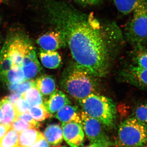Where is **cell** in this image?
<instances>
[{"label": "cell", "mask_w": 147, "mask_h": 147, "mask_svg": "<svg viewBox=\"0 0 147 147\" xmlns=\"http://www.w3.org/2000/svg\"><path fill=\"white\" fill-rule=\"evenodd\" d=\"M1 36H0V41H1Z\"/></svg>", "instance_id": "cell-41"}, {"label": "cell", "mask_w": 147, "mask_h": 147, "mask_svg": "<svg viewBox=\"0 0 147 147\" xmlns=\"http://www.w3.org/2000/svg\"><path fill=\"white\" fill-rule=\"evenodd\" d=\"M134 65L147 70V48L145 45L134 46L132 51Z\"/></svg>", "instance_id": "cell-20"}, {"label": "cell", "mask_w": 147, "mask_h": 147, "mask_svg": "<svg viewBox=\"0 0 147 147\" xmlns=\"http://www.w3.org/2000/svg\"><path fill=\"white\" fill-rule=\"evenodd\" d=\"M0 79L6 84H18L26 80L21 67L13 66L7 72L0 75Z\"/></svg>", "instance_id": "cell-18"}, {"label": "cell", "mask_w": 147, "mask_h": 147, "mask_svg": "<svg viewBox=\"0 0 147 147\" xmlns=\"http://www.w3.org/2000/svg\"><path fill=\"white\" fill-rule=\"evenodd\" d=\"M46 18L65 37L74 66L95 77L108 74L123 36L116 23L98 20L64 1L40 0Z\"/></svg>", "instance_id": "cell-1"}, {"label": "cell", "mask_w": 147, "mask_h": 147, "mask_svg": "<svg viewBox=\"0 0 147 147\" xmlns=\"http://www.w3.org/2000/svg\"><path fill=\"white\" fill-rule=\"evenodd\" d=\"M134 118L147 125V102L142 103L135 108Z\"/></svg>", "instance_id": "cell-26"}, {"label": "cell", "mask_w": 147, "mask_h": 147, "mask_svg": "<svg viewBox=\"0 0 147 147\" xmlns=\"http://www.w3.org/2000/svg\"><path fill=\"white\" fill-rule=\"evenodd\" d=\"M21 67L27 80L34 78L41 72L42 67L38 60L33 45L29 47L25 54Z\"/></svg>", "instance_id": "cell-11"}, {"label": "cell", "mask_w": 147, "mask_h": 147, "mask_svg": "<svg viewBox=\"0 0 147 147\" xmlns=\"http://www.w3.org/2000/svg\"><path fill=\"white\" fill-rule=\"evenodd\" d=\"M95 78L74 65L66 72L61 86L74 98L81 100L92 94H97L98 84Z\"/></svg>", "instance_id": "cell-3"}, {"label": "cell", "mask_w": 147, "mask_h": 147, "mask_svg": "<svg viewBox=\"0 0 147 147\" xmlns=\"http://www.w3.org/2000/svg\"><path fill=\"white\" fill-rule=\"evenodd\" d=\"M83 111L87 115L99 121L105 127H114L116 119V106L111 98L92 94L79 100Z\"/></svg>", "instance_id": "cell-2"}, {"label": "cell", "mask_w": 147, "mask_h": 147, "mask_svg": "<svg viewBox=\"0 0 147 147\" xmlns=\"http://www.w3.org/2000/svg\"><path fill=\"white\" fill-rule=\"evenodd\" d=\"M17 118L21 119V120L26 121L37 128H38L40 125V124L38 122L35 120L32 117V116L29 114V113L28 112L18 115Z\"/></svg>", "instance_id": "cell-30"}, {"label": "cell", "mask_w": 147, "mask_h": 147, "mask_svg": "<svg viewBox=\"0 0 147 147\" xmlns=\"http://www.w3.org/2000/svg\"><path fill=\"white\" fill-rule=\"evenodd\" d=\"M34 87H36L35 82L34 81L31 79L26 80L20 84H16L15 92L22 94L29 89Z\"/></svg>", "instance_id": "cell-29"}, {"label": "cell", "mask_w": 147, "mask_h": 147, "mask_svg": "<svg viewBox=\"0 0 147 147\" xmlns=\"http://www.w3.org/2000/svg\"><path fill=\"white\" fill-rule=\"evenodd\" d=\"M11 128L16 130L19 133H21L22 131L28 129L35 127L33 125L26 121L18 118L16 119L13 121L11 125Z\"/></svg>", "instance_id": "cell-27"}, {"label": "cell", "mask_w": 147, "mask_h": 147, "mask_svg": "<svg viewBox=\"0 0 147 147\" xmlns=\"http://www.w3.org/2000/svg\"><path fill=\"white\" fill-rule=\"evenodd\" d=\"M19 133L11 128L0 140L1 147H16L18 146Z\"/></svg>", "instance_id": "cell-23"}, {"label": "cell", "mask_w": 147, "mask_h": 147, "mask_svg": "<svg viewBox=\"0 0 147 147\" xmlns=\"http://www.w3.org/2000/svg\"><path fill=\"white\" fill-rule=\"evenodd\" d=\"M63 139L71 147H81L84 142V133L81 123L70 121L62 123Z\"/></svg>", "instance_id": "cell-9"}, {"label": "cell", "mask_w": 147, "mask_h": 147, "mask_svg": "<svg viewBox=\"0 0 147 147\" xmlns=\"http://www.w3.org/2000/svg\"><path fill=\"white\" fill-rule=\"evenodd\" d=\"M12 66L21 67L23 59L29 47L33 45L28 36L21 30L11 33L5 42Z\"/></svg>", "instance_id": "cell-6"}, {"label": "cell", "mask_w": 147, "mask_h": 147, "mask_svg": "<svg viewBox=\"0 0 147 147\" xmlns=\"http://www.w3.org/2000/svg\"><path fill=\"white\" fill-rule=\"evenodd\" d=\"M55 117L62 123L74 121L81 124L80 113L76 105H65L56 113Z\"/></svg>", "instance_id": "cell-13"}, {"label": "cell", "mask_w": 147, "mask_h": 147, "mask_svg": "<svg viewBox=\"0 0 147 147\" xmlns=\"http://www.w3.org/2000/svg\"><path fill=\"white\" fill-rule=\"evenodd\" d=\"M30 147H49V145L44 137L36 142Z\"/></svg>", "instance_id": "cell-34"}, {"label": "cell", "mask_w": 147, "mask_h": 147, "mask_svg": "<svg viewBox=\"0 0 147 147\" xmlns=\"http://www.w3.org/2000/svg\"><path fill=\"white\" fill-rule=\"evenodd\" d=\"M35 82L36 87L42 95H50L56 90L55 80L49 75L39 76Z\"/></svg>", "instance_id": "cell-17"}, {"label": "cell", "mask_w": 147, "mask_h": 147, "mask_svg": "<svg viewBox=\"0 0 147 147\" xmlns=\"http://www.w3.org/2000/svg\"><path fill=\"white\" fill-rule=\"evenodd\" d=\"M9 0H0V3L7 4L9 2Z\"/></svg>", "instance_id": "cell-37"}, {"label": "cell", "mask_w": 147, "mask_h": 147, "mask_svg": "<svg viewBox=\"0 0 147 147\" xmlns=\"http://www.w3.org/2000/svg\"><path fill=\"white\" fill-rule=\"evenodd\" d=\"M115 5L120 13L126 15L133 12L141 0H113Z\"/></svg>", "instance_id": "cell-22"}, {"label": "cell", "mask_w": 147, "mask_h": 147, "mask_svg": "<svg viewBox=\"0 0 147 147\" xmlns=\"http://www.w3.org/2000/svg\"><path fill=\"white\" fill-rule=\"evenodd\" d=\"M43 135L47 142L54 146L60 144L63 139L62 129L57 124L48 125L44 130Z\"/></svg>", "instance_id": "cell-16"}, {"label": "cell", "mask_w": 147, "mask_h": 147, "mask_svg": "<svg viewBox=\"0 0 147 147\" xmlns=\"http://www.w3.org/2000/svg\"><path fill=\"white\" fill-rule=\"evenodd\" d=\"M83 5H92L97 3L99 0H74Z\"/></svg>", "instance_id": "cell-35"}, {"label": "cell", "mask_w": 147, "mask_h": 147, "mask_svg": "<svg viewBox=\"0 0 147 147\" xmlns=\"http://www.w3.org/2000/svg\"><path fill=\"white\" fill-rule=\"evenodd\" d=\"M43 138V134L36 127L28 129L19 133L18 146L20 147H30Z\"/></svg>", "instance_id": "cell-14"}, {"label": "cell", "mask_w": 147, "mask_h": 147, "mask_svg": "<svg viewBox=\"0 0 147 147\" xmlns=\"http://www.w3.org/2000/svg\"><path fill=\"white\" fill-rule=\"evenodd\" d=\"M80 115L82 128L91 143L109 138L100 121L89 116L83 111L80 113Z\"/></svg>", "instance_id": "cell-7"}, {"label": "cell", "mask_w": 147, "mask_h": 147, "mask_svg": "<svg viewBox=\"0 0 147 147\" xmlns=\"http://www.w3.org/2000/svg\"><path fill=\"white\" fill-rule=\"evenodd\" d=\"M29 113L37 122L42 121L51 117V114L47 112L44 105L31 107Z\"/></svg>", "instance_id": "cell-25"}, {"label": "cell", "mask_w": 147, "mask_h": 147, "mask_svg": "<svg viewBox=\"0 0 147 147\" xmlns=\"http://www.w3.org/2000/svg\"><path fill=\"white\" fill-rule=\"evenodd\" d=\"M119 144L121 147H141L147 143V125L134 117L121 123L118 130Z\"/></svg>", "instance_id": "cell-5"}, {"label": "cell", "mask_w": 147, "mask_h": 147, "mask_svg": "<svg viewBox=\"0 0 147 147\" xmlns=\"http://www.w3.org/2000/svg\"><path fill=\"white\" fill-rule=\"evenodd\" d=\"M12 66L7 46L5 43L0 52V75L7 72Z\"/></svg>", "instance_id": "cell-24"}, {"label": "cell", "mask_w": 147, "mask_h": 147, "mask_svg": "<svg viewBox=\"0 0 147 147\" xmlns=\"http://www.w3.org/2000/svg\"><path fill=\"white\" fill-rule=\"evenodd\" d=\"M125 82L144 90H147V70L138 66L131 65L122 72Z\"/></svg>", "instance_id": "cell-10"}, {"label": "cell", "mask_w": 147, "mask_h": 147, "mask_svg": "<svg viewBox=\"0 0 147 147\" xmlns=\"http://www.w3.org/2000/svg\"><path fill=\"white\" fill-rule=\"evenodd\" d=\"M16 147H19V146H18Z\"/></svg>", "instance_id": "cell-42"}, {"label": "cell", "mask_w": 147, "mask_h": 147, "mask_svg": "<svg viewBox=\"0 0 147 147\" xmlns=\"http://www.w3.org/2000/svg\"><path fill=\"white\" fill-rule=\"evenodd\" d=\"M0 147H1V145H0Z\"/></svg>", "instance_id": "cell-43"}, {"label": "cell", "mask_w": 147, "mask_h": 147, "mask_svg": "<svg viewBox=\"0 0 147 147\" xmlns=\"http://www.w3.org/2000/svg\"><path fill=\"white\" fill-rule=\"evenodd\" d=\"M3 119V113L2 110H1V107H0V123L1 122Z\"/></svg>", "instance_id": "cell-36"}, {"label": "cell", "mask_w": 147, "mask_h": 147, "mask_svg": "<svg viewBox=\"0 0 147 147\" xmlns=\"http://www.w3.org/2000/svg\"><path fill=\"white\" fill-rule=\"evenodd\" d=\"M31 107L44 105L43 96L36 87H32L22 94Z\"/></svg>", "instance_id": "cell-21"}, {"label": "cell", "mask_w": 147, "mask_h": 147, "mask_svg": "<svg viewBox=\"0 0 147 147\" xmlns=\"http://www.w3.org/2000/svg\"><path fill=\"white\" fill-rule=\"evenodd\" d=\"M39 56L43 66L50 69L58 68L61 63V57L56 51H45L40 49Z\"/></svg>", "instance_id": "cell-15"}, {"label": "cell", "mask_w": 147, "mask_h": 147, "mask_svg": "<svg viewBox=\"0 0 147 147\" xmlns=\"http://www.w3.org/2000/svg\"><path fill=\"white\" fill-rule=\"evenodd\" d=\"M22 96V94L18 93L12 92L8 96H6L7 99L11 103L12 105H14L17 100Z\"/></svg>", "instance_id": "cell-32"}, {"label": "cell", "mask_w": 147, "mask_h": 147, "mask_svg": "<svg viewBox=\"0 0 147 147\" xmlns=\"http://www.w3.org/2000/svg\"><path fill=\"white\" fill-rule=\"evenodd\" d=\"M141 147H147V143H146L144 145Z\"/></svg>", "instance_id": "cell-38"}, {"label": "cell", "mask_w": 147, "mask_h": 147, "mask_svg": "<svg viewBox=\"0 0 147 147\" xmlns=\"http://www.w3.org/2000/svg\"><path fill=\"white\" fill-rule=\"evenodd\" d=\"M1 17H0V24H1Z\"/></svg>", "instance_id": "cell-39"}, {"label": "cell", "mask_w": 147, "mask_h": 147, "mask_svg": "<svg viewBox=\"0 0 147 147\" xmlns=\"http://www.w3.org/2000/svg\"><path fill=\"white\" fill-rule=\"evenodd\" d=\"M127 24V39L134 46L144 45L147 41V0H141Z\"/></svg>", "instance_id": "cell-4"}, {"label": "cell", "mask_w": 147, "mask_h": 147, "mask_svg": "<svg viewBox=\"0 0 147 147\" xmlns=\"http://www.w3.org/2000/svg\"><path fill=\"white\" fill-rule=\"evenodd\" d=\"M36 43L40 49L45 51H56L67 45L64 34L56 29L40 36L37 39Z\"/></svg>", "instance_id": "cell-8"}, {"label": "cell", "mask_w": 147, "mask_h": 147, "mask_svg": "<svg viewBox=\"0 0 147 147\" xmlns=\"http://www.w3.org/2000/svg\"><path fill=\"white\" fill-rule=\"evenodd\" d=\"M11 128V125H6L0 124V140L5 135Z\"/></svg>", "instance_id": "cell-33"}, {"label": "cell", "mask_w": 147, "mask_h": 147, "mask_svg": "<svg viewBox=\"0 0 147 147\" xmlns=\"http://www.w3.org/2000/svg\"><path fill=\"white\" fill-rule=\"evenodd\" d=\"M0 107L3 115V119L0 124L11 125L18 116L14 106L5 97L0 101Z\"/></svg>", "instance_id": "cell-19"}, {"label": "cell", "mask_w": 147, "mask_h": 147, "mask_svg": "<svg viewBox=\"0 0 147 147\" xmlns=\"http://www.w3.org/2000/svg\"><path fill=\"white\" fill-rule=\"evenodd\" d=\"M17 115L27 113L30 108V106L24 98L21 96L13 105Z\"/></svg>", "instance_id": "cell-28"}, {"label": "cell", "mask_w": 147, "mask_h": 147, "mask_svg": "<svg viewBox=\"0 0 147 147\" xmlns=\"http://www.w3.org/2000/svg\"><path fill=\"white\" fill-rule=\"evenodd\" d=\"M111 144V142L108 138L99 142L91 143L90 144L85 147H109Z\"/></svg>", "instance_id": "cell-31"}, {"label": "cell", "mask_w": 147, "mask_h": 147, "mask_svg": "<svg viewBox=\"0 0 147 147\" xmlns=\"http://www.w3.org/2000/svg\"><path fill=\"white\" fill-rule=\"evenodd\" d=\"M66 147L65 146H61V147Z\"/></svg>", "instance_id": "cell-40"}, {"label": "cell", "mask_w": 147, "mask_h": 147, "mask_svg": "<svg viewBox=\"0 0 147 147\" xmlns=\"http://www.w3.org/2000/svg\"><path fill=\"white\" fill-rule=\"evenodd\" d=\"M67 96L61 91L55 90L50 95L49 99L44 102L46 110L51 115L57 113L65 105L71 104Z\"/></svg>", "instance_id": "cell-12"}]
</instances>
